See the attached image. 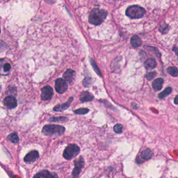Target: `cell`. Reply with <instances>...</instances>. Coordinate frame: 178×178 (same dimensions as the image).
Instances as JSON below:
<instances>
[{
	"mask_svg": "<svg viewBox=\"0 0 178 178\" xmlns=\"http://www.w3.org/2000/svg\"><path fill=\"white\" fill-rule=\"evenodd\" d=\"M107 15L108 13L105 10L94 8L89 14V22L94 25H100L106 19Z\"/></svg>",
	"mask_w": 178,
	"mask_h": 178,
	"instance_id": "obj_1",
	"label": "cell"
},
{
	"mask_svg": "<svg viewBox=\"0 0 178 178\" xmlns=\"http://www.w3.org/2000/svg\"><path fill=\"white\" fill-rule=\"evenodd\" d=\"M65 131V128L62 125L48 124L45 125L42 130V133L46 136H61Z\"/></svg>",
	"mask_w": 178,
	"mask_h": 178,
	"instance_id": "obj_2",
	"label": "cell"
},
{
	"mask_svg": "<svg viewBox=\"0 0 178 178\" xmlns=\"http://www.w3.org/2000/svg\"><path fill=\"white\" fill-rule=\"evenodd\" d=\"M146 11L141 6L134 5L128 7L126 12V15L132 19L141 18L145 15Z\"/></svg>",
	"mask_w": 178,
	"mask_h": 178,
	"instance_id": "obj_3",
	"label": "cell"
},
{
	"mask_svg": "<svg viewBox=\"0 0 178 178\" xmlns=\"http://www.w3.org/2000/svg\"><path fill=\"white\" fill-rule=\"evenodd\" d=\"M80 150V148L77 145L74 144H70L67 145L64 149L63 156L65 159L70 160L78 155Z\"/></svg>",
	"mask_w": 178,
	"mask_h": 178,
	"instance_id": "obj_4",
	"label": "cell"
},
{
	"mask_svg": "<svg viewBox=\"0 0 178 178\" xmlns=\"http://www.w3.org/2000/svg\"><path fill=\"white\" fill-rule=\"evenodd\" d=\"M55 89L56 92L60 94H64L68 89L67 81L63 78H59L55 81Z\"/></svg>",
	"mask_w": 178,
	"mask_h": 178,
	"instance_id": "obj_5",
	"label": "cell"
},
{
	"mask_svg": "<svg viewBox=\"0 0 178 178\" xmlns=\"http://www.w3.org/2000/svg\"><path fill=\"white\" fill-rule=\"evenodd\" d=\"M74 163L75 164V167L72 171V175L73 177H76L79 175V174L81 173L82 169L84 166V159L82 156H80L79 158L75 159Z\"/></svg>",
	"mask_w": 178,
	"mask_h": 178,
	"instance_id": "obj_6",
	"label": "cell"
},
{
	"mask_svg": "<svg viewBox=\"0 0 178 178\" xmlns=\"http://www.w3.org/2000/svg\"><path fill=\"white\" fill-rule=\"evenodd\" d=\"M53 94V89L49 85L45 86L41 88V100L43 101L50 100L52 97Z\"/></svg>",
	"mask_w": 178,
	"mask_h": 178,
	"instance_id": "obj_7",
	"label": "cell"
},
{
	"mask_svg": "<svg viewBox=\"0 0 178 178\" xmlns=\"http://www.w3.org/2000/svg\"><path fill=\"white\" fill-rule=\"evenodd\" d=\"M3 103L4 105L10 109L15 108L17 106L16 99L13 96H8L5 98Z\"/></svg>",
	"mask_w": 178,
	"mask_h": 178,
	"instance_id": "obj_8",
	"label": "cell"
},
{
	"mask_svg": "<svg viewBox=\"0 0 178 178\" xmlns=\"http://www.w3.org/2000/svg\"><path fill=\"white\" fill-rule=\"evenodd\" d=\"M39 154L38 151L33 150L29 152L24 157V160L25 162H33L39 158Z\"/></svg>",
	"mask_w": 178,
	"mask_h": 178,
	"instance_id": "obj_9",
	"label": "cell"
},
{
	"mask_svg": "<svg viewBox=\"0 0 178 178\" xmlns=\"http://www.w3.org/2000/svg\"><path fill=\"white\" fill-rule=\"evenodd\" d=\"M74 100V98L70 97L68 101L63 104L58 105L53 108V110L56 112H62L69 108L71 103Z\"/></svg>",
	"mask_w": 178,
	"mask_h": 178,
	"instance_id": "obj_10",
	"label": "cell"
},
{
	"mask_svg": "<svg viewBox=\"0 0 178 178\" xmlns=\"http://www.w3.org/2000/svg\"><path fill=\"white\" fill-rule=\"evenodd\" d=\"M75 76V72L74 71L71 69H67L63 74V77L67 82L71 84L74 79Z\"/></svg>",
	"mask_w": 178,
	"mask_h": 178,
	"instance_id": "obj_11",
	"label": "cell"
},
{
	"mask_svg": "<svg viewBox=\"0 0 178 178\" xmlns=\"http://www.w3.org/2000/svg\"><path fill=\"white\" fill-rule=\"evenodd\" d=\"M33 177H38V178H56L58 175L56 173H51L47 170H42L39 173H37L36 175H34Z\"/></svg>",
	"mask_w": 178,
	"mask_h": 178,
	"instance_id": "obj_12",
	"label": "cell"
},
{
	"mask_svg": "<svg viewBox=\"0 0 178 178\" xmlns=\"http://www.w3.org/2000/svg\"><path fill=\"white\" fill-rule=\"evenodd\" d=\"M94 96L89 92H82L79 96V100L82 102H88L94 100Z\"/></svg>",
	"mask_w": 178,
	"mask_h": 178,
	"instance_id": "obj_13",
	"label": "cell"
},
{
	"mask_svg": "<svg viewBox=\"0 0 178 178\" xmlns=\"http://www.w3.org/2000/svg\"><path fill=\"white\" fill-rule=\"evenodd\" d=\"M164 82V81L162 78H158L156 79L152 83V86L154 89L156 91L160 90L162 88Z\"/></svg>",
	"mask_w": 178,
	"mask_h": 178,
	"instance_id": "obj_14",
	"label": "cell"
},
{
	"mask_svg": "<svg viewBox=\"0 0 178 178\" xmlns=\"http://www.w3.org/2000/svg\"><path fill=\"white\" fill-rule=\"evenodd\" d=\"M157 65L156 61L153 58H149L146 60L144 63V66L147 70H153Z\"/></svg>",
	"mask_w": 178,
	"mask_h": 178,
	"instance_id": "obj_15",
	"label": "cell"
},
{
	"mask_svg": "<svg viewBox=\"0 0 178 178\" xmlns=\"http://www.w3.org/2000/svg\"><path fill=\"white\" fill-rule=\"evenodd\" d=\"M131 43L134 47H139L142 45V41L138 36L134 35L131 38Z\"/></svg>",
	"mask_w": 178,
	"mask_h": 178,
	"instance_id": "obj_16",
	"label": "cell"
},
{
	"mask_svg": "<svg viewBox=\"0 0 178 178\" xmlns=\"http://www.w3.org/2000/svg\"><path fill=\"white\" fill-rule=\"evenodd\" d=\"M7 139L8 141L12 142L13 144H17L19 142V137L17 132H14L8 135L7 137Z\"/></svg>",
	"mask_w": 178,
	"mask_h": 178,
	"instance_id": "obj_17",
	"label": "cell"
},
{
	"mask_svg": "<svg viewBox=\"0 0 178 178\" xmlns=\"http://www.w3.org/2000/svg\"><path fill=\"white\" fill-rule=\"evenodd\" d=\"M153 153L152 151L149 149H146V150H143L141 153V157L145 160H147L152 157Z\"/></svg>",
	"mask_w": 178,
	"mask_h": 178,
	"instance_id": "obj_18",
	"label": "cell"
},
{
	"mask_svg": "<svg viewBox=\"0 0 178 178\" xmlns=\"http://www.w3.org/2000/svg\"><path fill=\"white\" fill-rule=\"evenodd\" d=\"M172 92V89L170 87H168L164 89L163 92H160L158 95V97L160 99H164V97H167V96L170 95Z\"/></svg>",
	"mask_w": 178,
	"mask_h": 178,
	"instance_id": "obj_19",
	"label": "cell"
},
{
	"mask_svg": "<svg viewBox=\"0 0 178 178\" xmlns=\"http://www.w3.org/2000/svg\"><path fill=\"white\" fill-rule=\"evenodd\" d=\"M167 72L173 77H178V70L175 67H169L167 69Z\"/></svg>",
	"mask_w": 178,
	"mask_h": 178,
	"instance_id": "obj_20",
	"label": "cell"
},
{
	"mask_svg": "<svg viewBox=\"0 0 178 178\" xmlns=\"http://www.w3.org/2000/svg\"><path fill=\"white\" fill-rule=\"evenodd\" d=\"M159 29L161 33L162 34H165L168 33V31L169 30V27L168 25L166 24V23H164L160 26Z\"/></svg>",
	"mask_w": 178,
	"mask_h": 178,
	"instance_id": "obj_21",
	"label": "cell"
},
{
	"mask_svg": "<svg viewBox=\"0 0 178 178\" xmlns=\"http://www.w3.org/2000/svg\"><path fill=\"white\" fill-rule=\"evenodd\" d=\"M89 110L88 108H81L78 109L77 110H76L75 111H74V112L76 114H86L88 112H89Z\"/></svg>",
	"mask_w": 178,
	"mask_h": 178,
	"instance_id": "obj_22",
	"label": "cell"
},
{
	"mask_svg": "<svg viewBox=\"0 0 178 178\" xmlns=\"http://www.w3.org/2000/svg\"><path fill=\"white\" fill-rule=\"evenodd\" d=\"M145 48L147 49V50H149L150 51L153 52L155 54L156 56H157L158 58H160L161 56V54L159 52L158 50L156 48L151 46H145Z\"/></svg>",
	"mask_w": 178,
	"mask_h": 178,
	"instance_id": "obj_23",
	"label": "cell"
},
{
	"mask_svg": "<svg viewBox=\"0 0 178 178\" xmlns=\"http://www.w3.org/2000/svg\"><path fill=\"white\" fill-rule=\"evenodd\" d=\"M92 80L91 78H85L83 81V85L85 87H89L92 86Z\"/></svg>",
	"mask_w": 178,
	"mask_h": 178,
	"instance_id": "obj_24",
	"label": "cell"
},
{
	"mask_svg": "<svg viewBox=\"0 0 178 178\" xmlns=\"http://www.w3.org/2000/svg\"><path fill=\"white\" fill-rule=\"evenodd\" d=\"M122 125L121 124H117L113 127V130L116 133H121L122 132Z\"/></svg>",
	"mask_w": 178,
	"mask_h": 178,
	"instance_id": "obj_25",
	"label": "cell"
},
{
	"mask_svg": "<svg viewBox=\"0 0 178 178\" xmlns=\"http://www.w3.org/2000/svg\"><path fill=\"white\" fill-rule=\"evenodd\" d=\"M67 118L63 117H57V118L53 117V118L50 119V121H52V122H58V121H59V122H60V121L64 122V121H67Z\"/></svg>",
	"mask_w": 178,
	"mask_h": 178,
	"instance_id": "obj_26",
	"label": "cell"
},
{
	"mask_svg": "<svg viewBox=\"0 0 178 178\" xmlns=\"http://www.w3.org/2000/svg\"><path fill=\"white\" fill-rule=\"evenodd\" d=\"M91 63H92V66L93 67V68H94V69L95 70V72L97 73V74L98 75H99V76H102L101 75V73L100 71V70L99 69H98V67L97 65H96V64L95 63V62L94 61L92 60H91Z\"/></svg>",
	"mask_w": 178,
	"mask_h": 178,
	"instance_id": "obj_27",
	"label": "cell"
},
{
	"mask_svg": "<svg viewBox=\"0 0 178 178\" xmlns=\"http://www.w3.org/2000/svg\"><path fill=\"white\" fill-rule=\"evenodd\" d=\"M156 75H157V73L155 71L148 73L147 74H146V78L148 80L151 81L156 76Z\"/></svg>",
	"mask_w": 178,
	"mask_h": 178,
	"instance_id": "obj_28",
	"label": "cell"
},
{
	"mask_svg": "<svg viewBox=\"0 0 178 178\" xmlns=\"http://www.w3.org/2000/svg\"><path fill=\"white\" fill-rule=\"evenodd\" d=\"M11 65L9 64V63H5V64L3 65V70H4V71L5 72H8V71L10 70V69H11Z\"/></svg>",
	"mask_w": 178,
	"mask_h": 178,
	"instance_id": "obj_29",
	"label": "cell"
},
{
	"mask_svg": "<svg viewBox=\"0 0 178 178\" xmlns=\"http://www.w3.org/2000/svg\"><path fill=\"white\" fill-rule=\"evenodd\" d=\"M173 50L175 52V54H177V56H178V49L177 47H174L173 48Z\"/></svg>",
	"mask_w": 178,
	"mask_h": 178,
	"instance_id": "obj_30",
	"label": "cell"
},
{
	"mask_svg": "<svg viewBox=\"0 0 178 178\" xmlns=\"http://www.w3.org/2000/svg\"><path fill=\"white\" fill-rule=\"evenodd\" d=\"M174 103H175V105H178V95L175 98Z\"/></svg>",
	"mask_w": 178,
	"mask_h": 178,
	"instance_id": "obj_31",
	"label": "cell"
}]
</instances>
